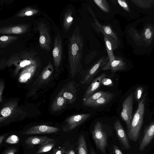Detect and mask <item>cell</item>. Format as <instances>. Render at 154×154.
<instances>
[{"instance_id":"cell-26","label":"cell","mask_w":154,"mask_h":154,"mask_svg":"<svg viewBox=\"0 0 154 154\" xmlns=\"http://www.w3.org/2000/svg\"><path fill=\"white\" fill-rule=\"evenodd\" d=\"M76 154H88L86 141L84 136L81 135L77 142Z\"/></svg>"},{"instance_id":"cell-20","label":"cell","mask_w":154,"mask_h":154,"mask_svg":"<svg viewBox=\"0 0 154 154\" xmlns=\"http://www.w3.org/2000/svg\"><path fill=\"white\" fill-rule=\"evenodd\" d=\"M154 136V122H152L146 129L139 146V150L142 151L148 146Z\"/></svg>"},{"instance_id":"cell-32","label":"cell","mask_w":154,"mask_h":154,"mask_svg":"<svg viewBox=\"0 0 154 154\" xmlns=\"http://www.w3.org/2000/svg\"><path fill=\"white\" fill-rule=\"evenodd\" d=\"M19 141L18 137L15 135H12L9 137L6 140V143L10 144H15L18 143Z\"/></svg>"},{"instance_id":"cell-9","label":"cell","mask_w":154,"mask_h":154,"mask_svg":"<svg viewBox=\"0 0 154 154\" xmlns=\"http://www.w3.org/2000/svg\"><path fill=\"white\" fill-rule=\"evenodd\" d=\"M91 116L90 113L80 114L72 116L65 121L63 129L64 131H71L82 124Z\"/></svg>"},{"instance_id":"cell-38","label":"cell","mask_w":154,"mask_h":154,"mask_svg":"<svg viewBox=\"0 0 154 154\" xmlns=\"http://www.w3.org/2000/svg\"><path fill=\"white\" fill-rule=\"evenodd\" d=\"M113 151L114 154H123L118 147L115 145H113Z\"/></svg>"},{"instance_id":"cell-3","label":"cell","mask_w":154,"mask_h":154,"mask_svg":"<svg viewBox=\"0 0 154 154\" xmlns=\"http://www.w3.org/2000/svg\"><path fill=\"white\" fill-rule=\"evenodd\" d=\"M146 95L140 101L138 108L133 117L129 129L127 130L130 140L136 141L138 139L142 126L145 112Z\"/></svg>"},{"instance_id":"cell-23","label":"cell","mask_w":154,"mask_h":154,"mask_svg":"<svg viewBox=\"0 0 154 154\" xmlns=\"http://www.w3.org/2000/svg\"><path fill=\"white\" fill-rule=\"evenodd\" d=\"M53 140V139L46 137H34L28 138L26 140L25 143L30 145H44L51 143Z\"/></svg>"},{"instance_id":"cell-5","label":"cell","mask_w":154,"mask_h":154,"mask_svg":"<svg viewBox=\"0 0 154 154\" xmlns=\"http://www.w3.org/2000/svg\"><path fill=\"white\" fill-rule=\"evenodd\" d=\"M92 134L96 146L102 152L105 153L107 145V137L99 122L96 123Z\"/></svg>"},{"instance_id":"cell-11","label":"cell","mask_w":154,"mask_h":154,"mask_svg":"<svg viewBox=\"0 0 154 154\" xmlns=\"http://www.w3.org/2000/svg\"><path fill=\"white\" fill-rule=\"evenodd\" d=\"M62 95L67 102L73 103L76 100L78 90L76 83L74 81H70L66 84L61 90Z\"/></svg>"},{"instance_id":"cell-43","label":"cell","mask_w":154,"mask_h":154,"mask_svg":"<svg viewBox=\"0 0 154 154\" xmlns=\"http://www.w3.org/2000/svg\"><path fill=\"white\" fill-rule=\"evenodd\" d=\"M8 154H14V153L13 152H9L8 153Z\"/></svg>"},{"instance_id":"cell-14","label":"cell","mask_w":154,"mask_h":154,"mask_svg":"<svg viewBox=\"0 0 154 154\" xmlns=\"http://www.w3.org/2000/svg\"><path fill=\"white\" fill-rule=\"evenodd\" d=\"M39 65V63L31 64L22 69L18 77L19 82L24 83L30 80L36 72Z\"/></svg>"},{"instance_id":"cell-27","label":"cell","mask_w":154,"mask_h":154,"mask_svg":"<svg viewBox=\"0 0 154 154\" xmlns=\"http://www.w3.org/2000/svg\"><path fill=\"white\" fill-rule=\"evenodd\" d=\"M18 39L17 36L13 35H3L0 38V47L1 48H6L15 42Z\"/></svg>"},{"instance_id":"cell-41","label":"cell","mask_w":154,"mask_h":154,"mask_svg":"<svg viewBox=\"0 0 154 154\" xmlns=\"http://www.w3.org/2000/svg\"><path fill=\"white\" fill-rule=\"evenodd\" d=\"M91 154H97L95 151L92 148H91L90 150Z\"/></svg>"},{"instance_id":"cell-40","label":"cell","mask_w":154,"mask_h":154,"mask_svg":"<svg viewBox=\"0 0 154 154\" xmlns=\"http://www.w3.org/2000/svg\"><path fill=\"white\" fill-rule=\"evenodd\" d=\"M67 154H76V153L73 149H70L68 152Z\"/></svg>"},{"instance_id":"cell-19","label":"cell","mask_w":154,"mask_h":154,"mask_svg":"<svg viewBox=\"0 0 154 154\" xmlns=\"http://www.w3.org/2000/svg\"><path fill=\"white\" fill-rule=\"evenodd\" d=\"M103 35L109 61L111 62L115 60V56L113 51L117 47L118 42L106 35Z\"/></svg>"},{"instance_id":"cell-36","label":"cell","mask_w":154,"mask_h":154,"mask_svg":"<svg viewBox=\"0 0 154 154\" xmlns=\"http://www.w3.org/2000/svg\"><path fill=\"white\" fill-rule=\"evenodd\" d=\"M5 87V83L4 81L1 80L0 82V102L2 100V94Z\"/></svg>"},{"instance_id":"cell-29","label":"cell","mask_w":154,"mask_h":154,"mask_svg":"<svg viewBox=\"0 0 154 154\" xmlns=\"http://www.w3.org/2000/svg\"><path fill=\"white\" fill-rule=\"evenodd\" d=\"M109 92L100 91L94 93L89 97L83 101L84 105L85 106H89L90 104L94 102L98 98Z\"/></svg>"},{"instance_id":"cell-37","label":"cell","mask_w":154,"mask_h":154,"mask_svg":"<svg viewBox=\"0 0 154 154\" xmlns=\"http://www.w3.org/2000/svg\"><path fill=\"white\" fill-rule=\"evenodd\" d=\"M117 1L118 3L121 6L125 9H128V6L124 1L118 0Z\"/></svg>"},{"instance_id":"cell-4","label":"cell","mask_w":154,"mask_h":154,"mask_svg":"<svg viewBox=\"0 0 154 154\" xmlns=\"http://www.w3.org/2000/svg\"><path fill=\"white\" fill-rule=\"evenodd\" d=\"M26 113L18 106L17 102L11 100L5 104L0 112V122L6 119H21Z\"/></svg>"},{"instance_id":"cell-35","label":"cell","mask_w":154,"mask_h":154,"mask_svg":"<svg viewBox=\"0 0 154 154\" xmlns=\"http://www.w3.org/2000/svg\"><path fill=\"white\" fill-rule=\"evenodd\" d=\"M101 84L103 85L109 86H111L113 85L112 81L110 79L105 77L102 79Z\"/></svg>"},{"instance_id":"cell-8","label":"cell","mask_w":154,"mask_h":154,"mask_svg":"<svg viewBox=\"0 0 154 154\" xmlns=\"http://www.w3.org/2000/svg\"><path fill=\"white\" fill-rule=\"evenodd\" d=\"M109 60L108 57L103 56L100 58L86 72L85 76L81 80L82 85L88 84L92 80L93 78L97 72L100 68Z\"/></svg>"},{"instance_id":"cell-31","label":"cell","mask_w":154,"mask_h":154,"mask_svg":"<svg viewBox=\"0 0 154 154\" xmlns=\"http://www.w3.org/2000/svg\"><path fill=\"white\" fill-rule=\"evenodd\" d=\"M98 53L99 52L95 50L89 51L86 55L85 58L84 60L85 63L86 64H89L94 59Z\"/></svg>"},{"instance_id":"cell-30","label":"cell","mask_w":154,"mask_h":154,"mask_svg":"<svg viewBox=\"0 0 154 154\" xmlns=\"http://www.w3.org/2000/svg\"><path fill=\"white\" fill-rule=\"evenodd\" d=\"M94 3L104 12L109 13L110 7L106 0H94Z\"/></svg>"},{"instance_id":"cell-6","label":"cell","mask_w":154,"mask_h":154,"mask_svg":"<svg viewBox=\"0 0 154 154\" xmlns=\"http://www.w3.org/2000/svg\"><path fill=\"white\" fill-rule=\"evenodd\" d=\"M133 100L134 93L132 92L126 98L122 103L121 116L126 124L127 130L130 127L133 117L132 113Z\"/></svg>"},{"instance_id":"cell-12","label":"cell","mask_w":154,"mask_h":154,"mask_svg":"<svg viewBox=\"0 0 154 154\" xmlns=\"http://www.w3.org/2000/svg\"><path fill=\"white\" fill-rule=\"evenodd\" d=\"M29 27L27 24L3 26L0 29V33L2 34H22L26 32Z\"/></svg>"},{"instance_id":"cell-39","label":"cell","mask_w":154,"mask_h":154,"mask_svg":"<svg viewBox=\"0 0 154 154\" xmlns=\"http://www.w3.org/2000/svg\"><path fill=\"white\" fill-rule=\"evenodd\" d=\"M145 35L147 39H149L151 37V33L149 29L148 28L146 29L145 33Z\"/></svg>"},{"instance_id":"cell-18","label":"cell","mask_w":154,"mask_h":154,"mask_svg":"<svg viewBox=\"0 0 154 154\" xmlns=\"http://www.w3.org/2000/svg\"><path fill=\"white\" fill-rule=\"evenodd\" d=\"M53 71V66L50 61L36 80L35 84L39 86L46 83L51 78Z\"/></svg>"},{"instance_id":"cell-2","label":"cell","mask_w":154,"mask_h":154,"mask_svg":"<svg viewBox=\"0 0 154 154\" xmlns=\"http://www.w3.org/2000/svg\"><path fill=\"white\" fill-rule=\"evenodd\" d=\"M37 52L33 51H22L19 53L12 54L7 60H2L3 66L15 67L14 73L17 74L21 69L31 64L39 63Z\"/></svg>"},{"instance_id":"cell-33","label":"cell","mask_w":154,"mask_h":154,"mask_svg":"<svg viewBox=\"0 0 154 154\" xmlns=\"http://www.w3.org/2000/svg\"><path fill=\"white\" fill-rule=\"evenodd\" d=\"M143 88L141 86L138 87L135 90V97L136 100L139 101L141 98L143 91Z\"/></svg>"},{"instance_id":"cell-13","label":"cell","mask_w":154,"mask_h":154,"mask_svg":"<svg viewBox=\"0 0 154 154\" xmlns=\"http://www.w3.org/2000/svg\"><path fill=\"white\" fill-rule=\"evenodd\" d=\"M92 16L95 22L91 25L94 29L97 32H101L103 35H106L118 42V37L111 27L109 25H101L97 20L94 14H93Z\"/></svg>"},{"instance_id":"cell-22","label":"cell","mask_w":154,"mask_h":154,"mask_svg":"<svg viewBox=\"0 0 154 154\" xmlns=\"http://www.w3.org/2000/svg\"><path fill=\"white\" fill-rule=\"evenodd\" d=\"M67 102L66 100L63 96L62 92L61 90L52 103V111L55 112L61 110L66 107Z\"/></svg>"},{"instance_id":"cell-10","label":"cell","mask_w":154,"mask_h":154,"mask_svg":"<svg viewBox=\"0 0 154 154\" xmlns=\"http://www.w3.org/2000/svg\"><path fill=\"white\" fill-rule=\"evenodd\" d=\"M52 56L54 65L58 71L60 65L62 54V40L59 34H57L54 39Z\"/></svg>"},{"instance_id":"cell-17","label":"cell","mask_w":154,"mask_h":154,"mask_svg":"<svg viewBox=\"0 0 154 154\" xmlns=\"http://www.w3.org/2000/svg\"><path fill=\"white\" fill-rule=\"evenodd\" d=\"M114 127L119 140L126 149H129L130 148V146L126 134L119 120H116L115 122Z\"/></svg>"},{"instance_id":"cell-21","label":"cell","mask_w":154,"mask_h":154,"mask_svg":"<svg viewBox=\"0 0 154 154\" xmlns=\"http://www.w3.org/2000/svg\"><path fill=\"white\" fill-rule=\"evenodd\" d=\"M106 75L105 73H103L94 79L86 90L84 95L83 101L89 97L98 89L100 87L102 79Z\"/></svg>"},{"instance_id":"cell-25","label":"cell","mask_w":154,"mask_h":154,"mask_svg":"<svg viewBox=\"0 0 154 154\" xmlns=\"http://www.w3.org/2000/svg\"><path fill=\"white\" fill-rule=\"evenodd\" d=\"M114 95L113 94L109 92L98 98L94 102L90 104L89 106L96 107L106 104L113 98Z\"/></svg>"},{"instance_id":"cell-15","label":"cell","mask_w":154,"mask_h":154,"mask_svg":"<svg viewBox=\"0 0 154 154\" xmlns=\"http://www.w3.org/2000/svg\"><path fill=\"white\" fill-rule=\"evenodd\" d=\"M125 68V64L119 57H115V60L111 62L109 60L106 62L101 69L103 70H110L111 72L115 73L123 70Z\"/></svg>"},{"instance_id":"cell-24","label":"cell","mask_w":154,"mask_h":154,"mask_svg":"<svg viewBox=\"0 0 154 154\" xmlns=\"http://www.w3.org/2000/svg\"><path fill=\"white\" fill-rule=\"evenodd\" d=\"M72 14L73 11L70 8L68 9L64 14L63 27L66 32L69 30L72 24L73 20Z\"/></svg>"},{"instance_id":"cell-1","label":"cell","mask_w":154,"mask_h":154,"mask_svg":"<svg viewBox=\"0 0 154 154\" xmlns=\"http://www.w3.org/2000/svg\"><path fill=\"white\" fill-rule=\"evenodd\" d=\"M83 45V38L79 27L76 26L69 38L68 45L69 73L72 77H74L82 68Z\"/></svg>"},{"instance_id":"cell-16","label":"cell","mask_w":154,"mask_h":154,"mask_svg":"<svg viewBox=\"0 0 154 154\" xmlns=\"http://www.w3.org/2000/svg\"><path fill=\"white\" fill-rule=\"evenodd\" d=\"M59 130L56 127L44 125H40L31 127L24 133L26 134L51 133L58 131Z\"/></svg>"},{"instance_id":"cell-34","label":"cell","mask_w":154,"mask_h":154,"mask_svg":"<svg viewBox=\"0 0 154 154\" xmlns=\"http://www.w3.org/2000/svg\"><path fill=\"white\" fill-rule=\"evenodd\" d=\"M54 143H49L41 147L38 151V153H41L48 152L51 150L54 146Z\"/></svg>"},{"instance_id":"cell-42","label":"cell","mask_w":154,"mask_h":154,"mask_svg":"<svg viewBox=\"0 0 154 154\" xmlns=\"http://www.w3.org/2000/svg\"><path fill=\"white\" fill-rule=\"evenodd\" d=\"M62 152L60 150H59L57 151L56 153V154H61Z\"/></svg>"},{"instance_id":"cell-7","label":"cell","mask_w":154,"mask_h":154,"mask_svg":"<svg viewBox=\"0 0 154 154\" xmlns=\"http://www.w3.org/2000/svg\"><path fill=\"white\" fill-rule=\"evenodd\" d=\"M38 28L39 33V42L41 48L49 51L51 40L48 27L45 23L40 22L38 24Z\"/></svg>"},{"instance_id":"cell-28","label":"cell","mask_w":154,"mask_h":154,"mask_svg":"<svg viewBox=\"0 0 154 154\" xmlns=\"http://www.w3.org/2000/svg\"><path fill=\"white\" fill-rule=\"evenodd\" d=\"M38 12L37 9L29 7L20 10L17 14L16 16L19 17L30 16L36 14Z\"/></svg>"}]
</instances>
